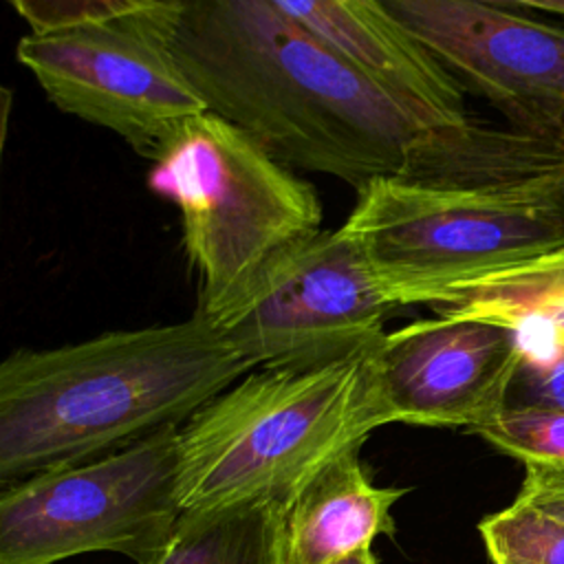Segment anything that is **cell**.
Masks as SVG:
<instances>
[{
    "label": "cell",
    "instance_id": "1",
    "mask_svg": "<svg viewBox=\"0 0 564 564\" xmlns=\"http://www.w3.org/2000/svg\"><path fill=\"white\" fill-rule=\"evenodd\" d=\"M163 37L209 112L284 165L355 189L403 176L449 128L271 0H185Z\"/></svg>",
    "mask_w": 564,
    "mask_h": 564
},
{
    "label": "cell",
    "instance_id": "2",
    "mask_svg": "<svg viewBox=\"0 0 564 564\" xmlns=\"http://www.w3.org/2000/svg\"><path fill=\"white\" fill-rule=\"evenodd\" d=\"M251 370L200 311L13 350L0 364V480L99 458L178 425Z\"/></svg>",
    "mask_w": 564,
    "mask_h": 564
},
{
    "label": "cell",
    "instance_id": "3",
    "mask_svg": "<svg viewBox=\"0 0 564 564\" xmlns=\"http://www.w3.org/2000/svg\"><path fill=\"white\" fill-rule=\"evenodd\" d=\"M381 425L370 346L322 366L256 368L181 425V507L245 498L291 507L324 465Z\"/></svg>",
    "mask_w": 564,
    "mask_h": 564
},
{
    "label": "cell",
    "instance_id": "4",
    "mask_svg": "<svg viewBox=\"0 0 564 564\" xmlns=\"http://www.w3.org/2000/svg\"><path fill=\"white\" fill-rule=\"evenodd\" d=\"M394 306H452L463 293L564 247V218L524 183L379 176L341 225Z\"/></svg>",
    "mask_w": 564,
    "mask_h": 564
},
{
    "label": "cell",
    "instance_id": "5",
    "mask_svg": "<svg viewBox=\"0 0 564 564\" xmlns=\"http://www.w3.org/2000/svg\"><path fill=\"white\" fill-rule=\"evenodd\" d=\"M148 187L170 198L200 275L198 308L214 317L260 269L322 229V203L293 167L214 112L192 117L152 161Z\"/></svg>",
    "mask_w": 564,
    "mask_h": 564
},
{
    "label": "cell",
    "instance_id": "6",
    "mask_svg": "<svg viewBox=\"0 0 564 564\" xmlns=\"http://www.w3.org/2000/svg\"><path fill=\"white\" fill-rule=\"evenodd\" d=\"M181 425L2 487L0 564H57L93 551L152 557L181 507Z\"/></svg>",
    "mask_w": 564,
    "mask_h": 564
},
{
    "label": "cell",
    "instance_id": "7",
    "mask_svg": "<svg viewBox=\"0 0 564 564\" xmlns=\"http://www.w3.org/2000/svg\"><path fill=\"white\" fill-rule=\"evenodd\" d=\"M392 311L339 227L282 249L209 319L253 368H308L372 346Z\"/></svg>",
    "mask_w": 564,
    "mask_h": 564
},
{
    "label": "cell",
    "instance_id": "8",
    "mask_svg": "<svg viewBox=\"0 0 564 564\" xmlns=\"http://www.w3.org/2000/svg\"><path fill=\"white\" fill-rule=\"evenodd\" d=\"M15 55L62 112L115 132L150 161L192 117L207 112L152 24L29 33Z\"/></svg>",
    "mask_w": 564,
    "mask_h": 564
},
{
    "label": "cell",
    "instance_id": "9",
    "mask_svg": "<svg viewBox=\"0 0 564 564\" xmlns=\"http://www.w3.org/2000/svg\"><path fill=\"white\" fill-rule=\"evenodd\" d=\"M505 126L564 143V24L487 0H379Z\"/></svg>",
    "mask_w": 564,
    "mask_h": 564
},
{
    "label": "cell",
    "instance_id": "10",
    "mask_svg": "<svg viewBox=\"0 0 564 564\" xmlns=\"http://www.w3.org/2000/svg\"><path fill=\"white\" fill-rule=\"evenodd\" d=\"M522 350L500 324L436 315L383 333L370 346V379L383 423L465 427L507 403Z\"/></svg>",
    "mask_w": 564,
    "mask_h": 564
},
{
    "label": "cell",
    "instance_id": "11",
    "mask_svg": "<svg viewBox=\"0 0 564 564\" xmlns=\"http://www.w3.org/2000/svg\"><path fill=\"white\" fill-rule=\"evenodd\" d=\"M366 73L379 77L449 128H467L460 84L421 46L379 0H271Z\"/></svg>",
    "mask_w": 564,
    "mask_h": 564
},
{
    "label": "cell",
    "instance_id": "12",
    "mask_svg": "<svg viewBox=\"0 0 564 564\" xmlns=\"http://www.w3.org/2000/svg\"><path fill=\"white\" fill-rule=\"evenodd\" d=\"M405 491L377 487L359 460V447L333 458L289 507V564H326L392 533V507Z\"/></svg>",
    "mask_w": 564,
    "mask_h": 564
},
{
    "label": "cell",
    "instance_id": "13",
    "mask_svg": "<svg viewBox=\"0 0 564 564\" xmlns=\"http://www.w3.org/2000/svg\"><path fill=\"white\" fill-rule=\"evenodd\" d=\"M286 516L289 505L278 498L187 509L143 564H289Z\"/></svg>",
    "mask_w": 564,
    "mask_h": 564
},
{
    "label": "cell",
    "instance_id": "14",
    "mask_svg": "<svg viewBox=\"0 0 564 564\" xmlns=\"http://www.w3.org/2000/svg\"><path fill=\"white\" fill-rule=\"evenodd\" d=\"M436 313L494 322L518 337L564 346V247L487 278Z\"/></svg>",
    "mask_w": 564,
    "mask_h": 564
},
{
    "label": "cell",
    "instance_id": "15",
    "mask_svg": "<svg viewBox=\"0 0 564 564\" xmlns=\"http://www.w3.org/2000/svg\"><path fill=\"white\" fill-rule=\"evenodd\" d=\"M494 564H564V518L516 498L478 524Z\"/></svg>",
    "mask_w": 564,
    "mask_h": 564
},
{
    "label": "cell",
    "instance_id": "16",
    "mask_svg": "<svg viewBox=\"0 0 564 564\" xmlns=\"http://www.w3.org/2000/svg\"><path fill=\"white\" fill-rule=\"evenodd\" d=\"M9 4L31 33L110 22H143L163 31L185 0H9Z\"/></svg>",
    "mask_w": 564,
    "mask_h": 564
},
{
    "label": "cell",
    "instance_id": "17",
    "mask_svg": "<svg viewBox=\"0 0 564 564\" xmlns=\"http://www.w3.org/2000/svg\"><path fill=\"white\" fill-rule=\"evenodd\" d=\"M471 432L522 465L564 469V410L507 403Z\"/></svg>",
    "mask_w": 564,
    "mask_h": 564
},
{
    "label": "cell",
    "instance_id": "18",
    "mask_svg": "<svg viewBox=\"0 0 564 564\" xmlns=\"http://www.w3.org/2000/svg\"><path fill=\"white\" fill-rule=\"evenodd\" d=\"M522 359L516 372L509 403L564 410V346L518 337Z\"/></svg>",
    "mask_w": 564,
    "mask_h": 564
},
{
    "label": "cell",
    "instance_id": "19",
    "mask_svg": "<svg viewBox=\"0 0 564 564\" xmlns=\"http://www.w3.org/2000/svg\"><path fill=\"white\" fill-rule=\"evenodd\" d=\"M516 498L564 518V469L524 465V480Z\"/></svg>",
    "mask_w": 564,
    "mask_h": 564
},
{
    "label": "cell",
    "instance_id": "20",
    "mask_svg": "<svg viewBox=\"0 0 564 564\" xmlns=\"http://www.w3.org/2000/svg\"><path fill=\"white\" fill-rule=\"evenodd\" d=\"M522 183L564 218V145H560L540 167L522 176Z\"/></svg>",
    "mask_w": 564,
    "mask_h": 564
},
{
    "label": "cell",
    "instance_id": "21",
    "mask_svg": "<svg viewBox=\"0 0 564 564\" xmlns=\"http://www.w3.org/2000/svg\"><path fill=\"white\" fill-rule=\"evenodd\" d=\"M326 564H379V560H377V555L372 553L370 546H364V549H357V551H352L348 555H341V557H337L333 562H326Z\"/></svg>",
    "mask_w": 564,
    "mask_h": 564
}]
</instances>
